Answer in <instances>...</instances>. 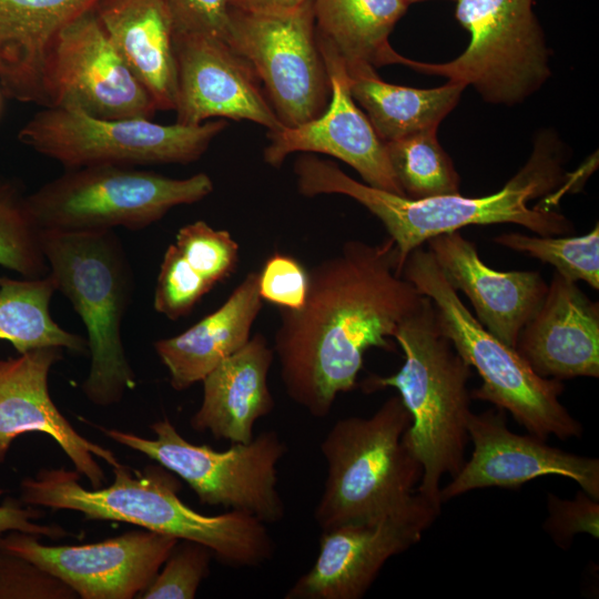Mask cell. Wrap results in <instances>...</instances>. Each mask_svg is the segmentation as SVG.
Segmentation results:
<instances>
[{
    "mask_svg": "<svg viewBox=\"0 0 599 599\" xmlns=\"http://www.w3.org/2000/svg\"><path fill=\"white\" fill-rule=\"evenodd\" d=\"M395 243L347 241L335 256L308 271L304 304L280 307L273 352L291 400L326 417L342 393L353 390L372 347L395 351L388 338L422 303L397 273Z\"/></svg>",
    "mask_w": 599,
    "mask_h": 599,
    "instance_id": "6da1fadb",
    "label": "cell"
},
{
    "mask_svg": "<svg viewBox=\"0 0 599 599\" xmlns=\"http://www.w3.org/2000/svg\"><path fill=\"white\" fill-rule=\"evenodd\" d=\"M564 150L556 136L541 134L526 164L497 192L466 197L446 194L426 199L406 196L361 183L329 160L303 154L294 164L300 194H342L365 206L384 225L397 250V273L412 251L439 234L468 225L512 223L542 235L573 233L569 219L550 206L528 203L555 191L567 177Z\"/></svg>",
    "mask_w": 599,
    "mask_h": 599,
    "instance_id": "7a4b0ae2",
    "label": "cell"
},
{
    "mask_svg": "<svg viewBox=\"0 0 599 599\" xmlns=\"http://www.w3.org/2000/svg\"><path fill=\"white\" fill-rule=\"evenodd\" d=\"M112 469L113 483L93 489L80 485L78 471L41 469L34 477L22 479L20 500L195 541L232 568H256L272 560L274 541L258 518L238 510L214 516L197 512L179 498L180 481L164 467L138 471L120 464Z\"/></svg>",
    "mask_w": 599,
    "mask_h": 599,
    "instance_id": "3957f363",
    "label": "cell"
},
{
    "mask_svg": "<svg viewBox=\"0 0 599 599\" xmlns=\"http://www.w3.org/2000/svg\"><path fill=\"white\" fill-rule=\"evenodd\" d=\"M393 338L404 353L403 366L390 376H368L362 388L365 393L386 387L398 390L412 418L403 441L423 467L416 491L441 507V477L455 476L465 463L473 413L467 388L471 367L444 333L427 296Z\"/></svg>",
    "mask_w": 599,
    "mask_h": 599,
    "instance_id": "277c9868",
    "label": "cell"
},
{
    "mask_svg": "<svg viewBox=\"0 0 599 599\" xmlns=\"http://www.w3.org/2000/svg\"><path fill=\"white\" fill-rule=\"evenodd\" d=\"M39 237L57 291L87 328L91 365L82 390L95 405L115 404L135 386L121 335L133 281L120 240L112 230H40Z\"/></svg>",
    "mask_w": 599,
    "mask_h": 599,
    "instance_id": "5b68a950",
    "label": "cell"
},
{
    "mask_svg": "<svg viewBox=\"0 0 599 599\" xmlns=\"http://www.w3.org/2000/svg\"><path fill=\"white\" fill-rule=\"evenodd\" d=\"M410 422L398 395L368 417L341 418L331 427L321 443L326 477L314 510L322 531L380 519L414 498L423 467L403 441Z\"/></svg>",
    "mask_w": 599,
    "mask_h": 599,
    "instance_id": "8992f818",
    "label": "cell"
},
{
    "mask_svg": "<svg viewBox=\"0 0 599 599\" xmlns=\"http://www.w3.org/2000/svg\"><path fill=\"white\" fill-rule=\"evenodd\" d=\"M402 276L436 307L440 326L483 384L471 398L507 410L529 434L541 439L580 437L582 425L560 403L564 384L536 374L516 348L489 333L469 312L434 256L423 246L406 258Z\"/></svg>",
    "mask_w": 599,
    "mask_h": 599,
    "instance_id": "52a82bcc",
    "label": "cell"
},
{
    "mask_svg": "<svg viewBox=\"0 0 599 599\" xmlns=\"http://www.w3.org/2000/svg\"><path fill=\"white\" fill-rule=\"evenodd\" d=\"M212 191L205 173L173 179L132 166L90 165L68 169L27 195V204L39 231L141 230Z\"/></svg>",
    "mask_w": 599,
    "mask_h": 599,
    "instance_id": "ba28073f",
    "label": "cell"
},
{
    "mask_svg": "<svg viewBox=\"0 0 599 599\" xmlns=\"http://www.w3.org/2000/svg\"><path fill=\"white\" fill-rule=\"evenodd\" d=\"M455 16L470 35L465 51L445 63L402 55L399 64L471 85L487 103L515 105L550 78V51L534 0H454Z\"/></svg>",
    "mask_w": 599,
    "mask_h": 599,
    "instance_id": "9c48e42d",
    "label": "cell"
},
{
    "mask_svg": "<svg viewBox=\"0 0 599 599\" xmlns=\"http://www.w3.org/2000/svg\"><path fill=\"white\" fill-rule=\"evenodd\" d=\"M109 438L140 451L184 480L199 501L247 512L263 522L284 518L285 505L277 488V465L287 451L275 430H265L246 444L225 450L186 440L163 418L150 426L154 439L99 427Z\"/></svg>",
    "mask_w": 599,
    "mask_h": 599,
    "instance_id": "30bf717a",
    "label": "cell"
},
{
    "mask_svg": "<svg viewBox=\"0 0 599 599\" xmlns=\"http://www.w3.org/2000/svg\"><path fill=\"white\" fill-rule=\"evenodd\" d=\"M226 126L225 120L165 125L145 118L109 120L44 108L20 129L18 140L67 169L187 164L199 160Z\"/></svg>",
    "mask_w": 599,
    "mask_h": 599,
    "instance_id": "8fae6325",
    "label": "cell"
},
{
    "mask_svg": "<svg viewBox=\"0 0 599 599\" xmlns=\"http://www.w3.org/2000/svg\"><path fill=\"white\" fill-rule=\"evenodd\" d=\"M227 44L264 83L283 126L308 122L326 109L331 88L317 44L312 0L281 13L231 8Z\"/></svg>",
    "mask_w": 599,
    "mask_h": 599,
    "instance_id": "7c38bea8",
    "label": "cell"
},
{
    "mask_svg": "<svg viewBox=\"0 0 599 599\" xmlns=\"http://www.w3.org/2000/svg\"><path fill=\"white\" fill-rule=\"evenodd\" d=\"M44 108L99 119H151L156 108L101 24L95 9L58 34L43 77Z\"/></svg>",
    "mask_w": 599,
    "mask_h": 599,
    "instance_id": "4fadbf2b",
    "label": "cell"
},
{
    "mask_svg": "<svg viewBox=\"0 0 599 599\" xmlns=\"http://www.w3.org/2000/svg\"><path fill=\"white\" fill-rule=\"evenodd\" d=\"M439 506L416 491L403 508L380 519L324 530L311 569L298 577L285 599H359L384 565L417 544L440 514Z\"/></svg>",
    "mask_w": 599,
    "mask_h": 599,
    "instance_id": "5bb4252c",
    "label": "cell"
},
{
    "mask_svg": "<svg viewBox=\"0 0 599 599\" xmlns=\"http://www.w3.org/2000/svg\"><path fill=\"white\" fill-rule=\"evenodd\" d=\"M37 537L9 531L0 547L51 572L82 599L138 598L179 541L148 529L75 546H47Z\"/></svg>",
    "mask_w": 599,
    "mask_h": 599,
    "instance_id": "9a60e30c",
    "label": "cell"
},
{
    "mask_svg": "<svg viewBox=\"0 0 599 599\" xmlns=\"http://www.w3.org/2000/svg\"><path fill=\"white\" fill-rule=\"evenodd\" d=\"M468 435L474 444L451 480L440 488L441 504L474 489H516L546 475L575 480L589 496L599 499V460L551 447L535 435H519L507 427L505 410L471 413Z\"/></svg>",
    "mask_w": 599,
    "mask_h": 599,
    "instance_id": "2e32d148",
    "label": "cell"
},
{
    "mask_svg": "<svg viewBox=\"0 0 599 599\" xmlns=\"http://www.w3.org/2000/svg\"><path fill=\"white\" fill-rule=\"evenodd\" d=\"M317 44L329 80L328 104L308 122L267 132L270 143L264 149V161L278 167L295 152L331 155L353 167L367 185L405 196L384 141L355 104L343 60L326 42L317 39Z\"/></svg>",
    "mask_w": 599,
    "mask_h": 599,
    "instance_id": "e0dca14e",
    "label": "cell"
},
{
    "mask_svg": "<svg viewBox=\"0 0 599 599\" xmlns=\"http://www.w3.org/2000/svg\"><path fill=\"white\" fill-rule=\"evenodd\" d=\"M174 52L176 123L197 125L223 118L251 121L268 132L283 126L251 64L225 41L202 34H175Z\"/></svg>",
    "mask_w": 599,
    "mask_h": 599,
    "instance_id": "ac0fdd59",
    "label": "cell"
},
{
    "mask_svg": "<svg viewBox=\"0 0 599 599\" xmlns=\"http://www.w3.org/2000/svg\"><path fill=\"white\" fill-rule=\"evenodd\" d=\"M61 358L62 348L42 347L0 359V464L16 438L42 433L58 443L92 488H99L105 475L94 457L111 467L120 463L111 450L81 436L54 405L48 379Z\"/></svg>",
    "mask_w": 599,
    "mask_h": 599,
    "instance_id": "d6986e66",
    "label": "cell"
},
{
    "mask_svg": "<svg viewBox=\"0 0 599 599\" xmlns=\"http://www.w3.org/2000/svg\"><path fill=\"white\" fill-rule=\"evenodd\" d=\"M426 243L449 284L469 298L479 323L516 348L520 331L548 291L540 273L490 268L481 261L476 245L459 231L439 234Z\"/></svg>",
    "mask_w": 599,
    "mask_h": 599,
    "instance_id": "ffe728a7",
    "label": "cell"
},
{
    "mask_svg": "<svg viewBox=\"0 0 599 599\" xmlns=\"http://www.w3.org/2000/svg\"><path fill=\"white\" fill-rule=\"evenodd\" d=\"M516 351L541 377L599 376V305L555 272L547 294L519 333Z\"/></svg>",
    "mask_w": 599,
    "mask_h": 599,
    "instance_id": "44dd1931",
    "label": "cell"
},
{
    "mask_svg": "<svg viewBox=\"0 0 599 599\" xmlns=\"http://www.w3.org/2000/svg\"><path fill=\"white\" fill-rule=\"evenodd\" d=\"M274 356L266 337L257 333L219 364L202 380L203 398L191 427L232 444L250 443L256 422L275 407L267 382Z\"/></svg>",
    "mask_w": 599,
    "mask_h": 599,
    "instance_id": "7402d4cb",
    "label": "cell"
},
{
    "mask_svg": "<svg viewBox=\"0 0 599 599\" xmlns=\"http://www.w3.org/2000/svg\"><path fill=\"white\" fill-rule=\"evenodd\" d=\"M99 1L0 0V84L7 97L44 105V69L55 38Z\"/></svg>",
    "mask_w": 599,
    "mask_h": 599,
    "instance_id": "603a6c76",
    "label": "cell"
},
{
    "mask_svg": "<svg viewBox=\"0 0 599 599\" xmlns=\"http://www.w3.org/2000/svg\"><path fill=\"white\" fill-rule=\"evenodd\" d=\"M95 13L156 111H174L177 70L165 0H100Z\"/></svg>",
    "mask_w": 599,
    "mask_h": 599,
    "instance_id": "cb8c5ba5",
    "label": "cell"
},
{
    "mask_svg": "<svg viewBox=\"0 0 599 599\" xmlns=\"http://www.w3.org/2000/svg\"><path fill=\"white\" fill-rule=\"evenodd\" d=\"M258 272H250L213 313L183 333L159 339L154 349L175 390H185L211 373L251 338L261 311Z\"/></svg>",
    "mask_w": 599,
    "mask_h": 599,
    "instance_id": "d4e9b609",
    "label": "cell"
},
{
    "mask_svg": "<svg viewBox=\"0 0 599 599\" xmlns=\"http://www.w3.org/2000/svg\"><path fill=\"white\" fill-rule=\"evenodd\" d=\"M316 37L343 60L346 70L399 64L389 41L406 13L405 0H312Z\"/></svg>",
    "mask_w": 599,
    "mask_h": 599,
    "instance_id": "484cf974",
    "label": "cell"
},
{
    "mask_svg": "<svg viewBox=\"0 0 599 599\" xmlns=\"http://www.w3.org/2000/svg\"><path fill=\"white\" fill-rule=\"evenodd\" d=\"M347 74L353 99L366 111L384 142L437 131L466 88L453 81L433 89L397 85L383 81L373 67L349 70Z\"/></svg>",
    "mask_w": 599,
    "mask_h": 599,
    "instance_id": "4316f807",
    "label": "cell"
},
{
    "mask_svg": "<svg viewBox=\"0 0 599 599\" xmlns=\"http://www.w3.org/2000/svg\"><path fill=\"white\" fill-rule=\"evenodd\" d=\"M54 291L49 273L26 280L0 276V339L12 344L19 354L42 347L85 353L87 341L53 321L50 302Z\"/></svg>",
    "mask_w": 599,
    "mask_h": 599,
    "instance_id": "83f0119b",
    "label": "cell"
},
{
    "mask_svg": "<svg viewBox=\"0 0 599 599\" xmlns=\"http://www.w3.org/2000/svg\"><path fill=\"white\" fill-rule=\"evenodd\" d=\"M436 133L426 131L384 142L395 177L408 199L459 193L460 177Z\"/></svg>",
    "mask_w": 599,
    "mask_h": 599,
    "instance_id": "f1b7e54d",
    "label": "cell"
},
{
    "mask_svg": "<svg viewBox=\"0 0 599 599\" xmlns=\"http://www.w3.org/2000/svg\"><path fill=\"white\" fill-rule=\"evenodd\" d=\"M0 265L26 278L49 273L27 195L13 181L0 176Z\"/></svg>",
    "mask_w": 599,
    "mask_h": 599,
    "instance_id": "f546056e",
    "label": "cell"
},
{
    "mask_svg": "<svg viewBox=\"0 0 599 599\" xmlns=\"http://www.w3.org/2000/svg\"><path fill=\"white\" fill-rule=\"evenodd\" d=\"M494 241L552 265L568 281H583L599 290L598 223L589 233L580 236H530L515 232L497 235Z\"/></svg>",
    "mask_w": 599,
    "mask_h": 599,
    "instance_id": "4dcf8cb0",
    "label": "cell"
},
{
    "mask_svg": "<svg viewBox=\"0 0 599 599\" xmlns=\"http://www.w3.org/2000/svg\"><path fill=\"white\" fill-rule=\"evenodd\" d=\"M189 267L214 287L230 277L238 264V244L226 230L200 220L181 227L173 243Z\"/></svg>",
    "mask_w": 599,
    "mask_h": 599,
    "instance_id": "1f68e13d",
    "label": "cell"
},
{
    "mask_svg": "<svg viewBox=\"0 0 599 599\" xmlns=\"http://www.w3.org/2000/svg\"><path fill=\"white\" fill-rule=\"evenodd\" d=\"M213 552L202 544L179 540L141 599H193L210 573Z\"/></svg>",
    "mask_w": 599,
    "mask_h": 599,
    "instance_id": "d6a6232c",
    "label": "cell"
},
{
    "mask_svg": "<svg viewBox=\"0 0 599 599\" xmlns=\"http://www.w3.org/2000/svg\"><path fill=\"white\" fill-rule=\"evenodd\" d=\"M213 287L192 272L174 244L166 248L154 290V309L176 321L189 315Z\"/></svg>",
    "mask_w": 599,
    "mask_h": 599,
    "instance_id": "836d02e7",
    "label": "cell"
},
{
    "mask_svg": "<svg viewBox=\"0 0 599 599\" xmlns=\"http://www.w3.org/2000/svg\"><path fill=\"white\" fill-rule=\"evenodd\" d=\"M61 579L28 559L0 547V599H73Z\"/></svg>",
    "mask_w": 599,
    "mask_h": 599,
    "instance_id": "e575fe53",
    "label": "cell"
},
{
    "mask_svg": "<svg viewBox=\"0 0 599 599\" xmlns=\"http://www.w3.org/2000/svg\"><path fill=\"white\" fill-rule=\"evenodd\" d=\"M547 510L544 528L558 546L568 548L578 534L599 537V502L583 490L571 500L548 494Z\"/></svg>",
    "mask_w": 599,
    "mask_h": 599,
    "instance_id": "d590c367",
    "label": "cell"
},
{
    "mask_svg": "<svg viewBox=\"0 0 599 599\" xmlns=\"http://www.w3.org/2000/svg\"><path fill=\"white\" fill-rule=\"evenodd\" d=\"M308 272L293 256L274 253L258 272V292L262 300L280 307L300 308L306 297Z\"/></svg>",
    "mask_w": 599,
    "mask_h": 599,
    "instance_id": "8d00e7d4",
    "label": "cell"
},
{
    "mask_svg": "<svg viewBox=\"0 0 599 599\" xmlns=\"http://www.w3.org/2000/svg\"><path fill=\"white\" fill-rule=\"evenodd\" d=\"M175 34H202L227 43L231 27L229 0H165Z\"/></svg>",
    "mask_w": 599,
    "mask_h": 599,
    "instance_id": "74e56055",
    "label": "cell"
},
{
    "mask_svg": "<svg viewBox=\"0 0 599 599\" xmlns=\"http://www.w3.org/2000/svg\"><path fill=\"white\" fill-rule=\"evenodd\" d=\"M42 511L34 506L7 499L0 505V539L9 531H22L34 536H45L51 539L65 537L68 532L60 526L40 525L34 520L42 516Z\"/></svg>",
    "mask_w": 599,
    "mask_h": 599,
    "instance_id": "f35d334b",
    "label": "cell"
},
{
    "mask_svg": "<svg viewBox=\"0 0 599 599\" xmlns=\"http://www.w3.org/2000/svg\"><path fill=\"white\" fill-rule=\"evenodd\" d=\"M232 9L254 13H281L294 10L309 0H229Z\"/></svg>",
    "mask_w": 599,
    "mask_h": 599,
    "instance_id": "ab89813d",
    "label": "cell"
},
{
    "mask_svg": "<svg viewBox=\"0 0 599 599\" xmlns=\"http://www.w3.org/2000/svg\"><path fill=\"white\" fill-rule=\"evenodd\" d=\"M405 1L410 6L413 3L423 2V1H429V0H405Z\"/></svg>",
    "mask_w": 599,
    "mask_h": 599,
    "instance_id": "60d3db41",
    "label": "cell"
}]
</instances>
